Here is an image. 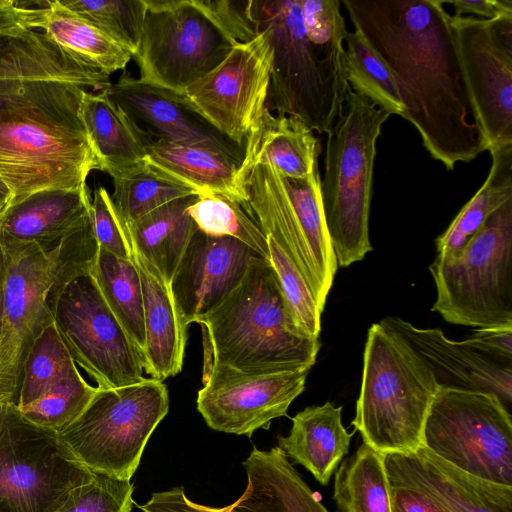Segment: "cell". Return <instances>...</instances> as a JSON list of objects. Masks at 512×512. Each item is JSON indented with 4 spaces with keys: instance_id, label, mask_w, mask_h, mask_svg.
<instances>
[{
    "instance_id": "4dcf8cb0",
    "label": "cell",
    "mask_w": 512,
    "mask_h": 512,
    "mask_svg": "<svg viewBox=\"0 0 512 512\" xmlns=\"http://www.w3.org/2000/svg\"><path fill=\"white\" fill-rule=\"evenodd\" d=\"M488 151L492 157L488 176L448 228L436 238L437 256L458 254L488 218L512 199V145Z\"/></svg>"
},
{
    "instance_id": "7dc6e473",
    "label": "cell",
    "mask_w": 512,
    "mask_h": 512,
    "mask_svg": "<svg viewBox=\"0 0 512 512\" xmlns=\"http://www.w3.org/2000/svg\"><path fill=\"white\" fill-rule=\"evenodd\" d=\"M391 512H444L431 499L410 488L390 485Z\"/></svg>"
},
{
    "instance_id": "8d00e7d4",
    "label": "cell",
    "mask_w": 512,
    "mask_h": 512,
    "mask_svg": "<svg viewBox=\"0 0 512 512\" xmlns=\"http://www.w3.org/2000/svg\"><path fill=\"white\" fill-rule=\"evenodd\" d=\"M345 74L350 88L378 108L404 118L405 107L394 79L374 49L356 29L345 37Z\"/></svg>"
},
{
    "instance_id": "44dd1931",
    "label": "cell",
    "mask_w": 512,
    "mask_h": 512,
    "mask_svg": "<svg viewBox=\"0 0 512 512\" xmlns=\"http://www.w3.org/2000/svg\"><path fill=\"white\" fill-rule=\"evenodd\" d=\"M379 323L412 348L440 388L492 393L510 411L512 366L476 351L464 340L447 338L438 328H418L396 316H387Z\"/></svg>"
},
{
    "instance_id": "836d02e7",
    "label": "cell",
    "mask_w": 512,
    "mask_h": 512,
    "mask_svg": "<svg viewBox=\"0 0 512 512\" xmlns=\"http://www.w3.org/2000/svg\"><path fill=\"white\" fill-rule=\"evenodd\" d=\"M91 273L100 292L140 352L146 347L143 294L140 276L131 259L119 258L99 248Z\"/></svg>"
},
{
    "instance_id": "c3c4849f",
    "label": "cell",
    "mask_w": 512,
    "mask_h": 512,
    "mask_svg": "<svg viewBox=\"0 0 512 512\" xmlns=\"http://www.w3.org/2000/svg\"><path fill=\"white\" fill-rule=\"evenodd\" d=\"M454 7L452 17H461L464 14L477 15L481 19H493L504 14H512L511 0H453L444 1Z\"/></svg>"
},
{
    "instance_id": "60d3db41",
    "label": "cell",
    "mask_w": 512,
    "mask_h": 512,
    "mask_svg": "<svg viewBox=\"0 0 512 512\" xmlns=\"http://www.w3.org/2000/svg\"><path fill=\"white\" fill-rule=\"evenodd\" d=\"M268 244V261L274 269L289 316L301 336L319 339L321 314L312 290L296 265L284 250L271 238Z\"/></svg>"
},
{
    "instance_id": "ab89813d",
    "label": "cell",
    "mask_w": 512,
    "mask_h": 512,
    "mask_svg": "<svg viewBox=\"0 0 512 512\" xmlns=\"http://www.w3.org/2000/svg\"><path fill=\"white\" fill-rule=\"evenodd\" d=\"M97 391L98 388L86 382L77 368L37 400L18 410L29 422L59 431L82 414Z\"/></svg>"
},
{
    "instance_id": "30bf717a",
    "label": "cell",
    "mask_w": 512,
    "mask_h": 512,
    "mask_svg": "<svg viewBox=\"0 0 512 512\" xmlns=\"http://www.w3.org/2000/svg\"><path fill=\"white\" fill-rule=\"evenodd\" d=\"M248 7L256 32L264 31L273 49L266 108L328 133L345 102L305 34L300 0H250Z\"/></svg>"
},
{
    "instance_id": "52a82bcc",
    "label": "cell",
    "mask_w": 512,
    "mask_h": 512,
    "mask_svg": "<svg viewBox=\"0 0 512 512\" xmlns=\"http://www.w3.org/2000/svg\"><path fill=\"white\" fill-rule=\"evenodd\" d=\"M390 115L349 87L342 111L327 133L320 190L338 267L361 261L372 250L369 214L376 141Z\"/></svg>"
},
{
    "instance_id": "681fc988",
    "label": "cell",
    "mask_w": 512,
    "mask_h": 512,
    "mask_svg": "<svg viewBox=\"0 0 512 512\" xmlns=\"http://www.w3.org/2000/svg\"><path fill=\"white\" fill-rule=\"evenodd\" d=\"M28 83L30 82L0 81V105L22 92Z\"/></svg>"
},
{
    "instance_id": "277c9868",
    "label": "cell",
    "mask_w": 512,
    "mask_h": 512,
    "mask_svg": "<svg viewBox=\"0 0 512 512\" xmlns=\"http://www.w3.org/2000/svg\"><path fill=\"white\" fill-rule=\"evenodd\" d=\"M249 1L145 0L139 47L140 79L184 90L216 68L238 43L257 34Z\"/></svg>"
},
{
    "instance_id": "f546056e",
    "label": "cell",
    "mask_w": 512,
    "mask_h": 512,
    "mask_svg": "<svg viewBox=\"0 0 512 512\" xmlns=\"http://www.w3.org/2000/svg\"><path fill=\"white\" fill-rule=\"evenodd\" d=\"M40 31L64 50L108 75L125 69L132 58L105 32L60 0L45 1Z\"/></svg>"
},
{
    "instance_id": "ba28073f",
    "label": "cell",
    "mask_w": 512,
    "mask_h": 512,
    "mask_svg": "<svg viewBox=\"0 0 512 512\" xmlns=\"http://www.w3.org/2000/svg\"><path fill=\"white\" fill-rule=\"evenodd\" d=\"M429 270L436 286L431 308L452 324L512 325V199L456 255L437 256Z\"/></svg>"
},
{
    "instance_id": "8992f818",
    "label": "cell",
    "mask_w": 512,
    "mask_h": 512,
    "mask_svg": "<svg viewBox=\"0 0 512 512\" xmlns=\"http://www.w3.org/2000/svg\"><path fill=\"white\" fill-rule=\"evenodd\" d=\"M439 388L412 348L374 323L367 333L351 424L364 443L382 454L413 452L422 446L425 421Z\"/></svg>"
},
{
    "instance_id": "d4e9b609",
    "label": "cell",
    "mask_w": 512,
    "mask_h": 512,
    "mask_svg": "<svg viewBox=\"0 0 512 512\" xmlns=\"http://www.w3.org/2000/svg\"><path fill=\"white\" fill-rule=\"evenodd\" d=\"M320 148L318 138L303 122L265 108L245 140L238 174L270 164L283 177L304 179L318 170Z\"/></svg>"
},
{
    "instance_id": "603a6c76",
    "label": "cell",
    "mask_w": 512,
    "mask_h": 512,
    "mask_svg": "<svg viewBox=\"0 0 512 512\" xmlns=\"http://www.w3.org/2000/svg\"><path fill=\"white\" fill-rule=\"evenodd\" d=\"M0 81H60L96 91L111 84L110 75L33 29L0 32Z\"/></svg>"
},
{
    "instance_id": "4fadbf2b",
    "label": "cell",
    "mask_w": 512,
    "mask_h": 512,
    "mask_svg": "<svg viewBox=\"0 0 512 512\" xmlns=\"http://www.w3.org/2000/svg\"><path fill=\"white\" fill-rule=\"evenodd\" d=\"M53 318L75 364L97 388H118L145 379L140 352L110 310L91 271L62 289Z\"/></svg>"
},
{
    "instance_id": "7bdbcfd3",
    "label": "cell",
    "mask_w": 512,
    "mask_h": 512,
    "mask_svg": "<svg viewBox=\"0 0 512 512\" xmlns=\"http://www.w3.org/2000/svg\"><path fill=\"white\" fill-rule=\"evenodd\" d=\"M130 480L94 472L93 479L70 492L57 512H132Z\"/></svg>"
},
{
    "instance_id": "7402d4cb",
    "label": "cell",
    "mask_w": 512,
    "mask_h": 512,
    "mask_svg": "<svg viewBox=\"0 0 512 512\" xmlns=\"http://www.w3.org/2000/svg\"><path fill=\"white\" fill-rule=\"evenodd\" d=\"M87 184L74 190H48L30 195L0 215L2 246L36 244L48 252L90 219Z\"/></svg>"
},
{
    "instance_id": "ffe728a7",
    "label": "cell",
    "mask_w": 512,
    "mask_h": 512,
    "mask_svg": "<svg viewBox=\"0 0 512 512\" xmlns=\"http://www.w3.org/2000/svg\"><path fill=\"white\" fill-rule=\"evenodd\" d=\"M257 255L241 241L197 230L169 285L183 322H196L236 287Z\"/></svg>"
},
{
    "instance_id": "f35d334b",
    "label": "cell",
    "mask_w": 512,
    "mask_h": 512,
    "mask_svg": "<svg viewBox=\"0 0 512 512\" xmlns=\"http://www.w3.org/2000/svg\"><path fill=\"white\" fill-rule=\"evenodd\" d=\"M187 212L198 230L212 236L235 238L259 257L268 259L265 235L239 203L220 195L199 196Z\"/></svg>"
},
{
    "instance_id": "7a4b0ae2",
    "label": "cell",
    "mask_w": 512,
    "mask_h": 512,
    "mask_svg": "<svg viewBox=\"0 0 512 512\" xmlns=\"http://www.w3.org/2000/svg\"><path fill=\"white\" fill-rule=\"evenodd\" d=\"M85 88L34 81L0 105V178L14 205L48 190L86 185L99 164L79 116Z\"/></svg>"
},
{
    "instance_id": "5bb4252c",
    "label": "cell",
    "mask_w": 512,
    "mask_h": 512,
    "mask_svg": "<svg viewBox=\"0 0 512 512\" xmlns=\"http://www.w3.org/2000/svg\"><path fill=\"white\" fill-rule=\"evenodd\" d=\"M451 25L486 150L512 145V14L451 16Z\"/></svg>"
},
{
    "instance_id": "d6986e66",
    "label": "cell",
    "mask_w": 512,
    "mask_h": 512,
    "mask_svg": "<svg viewBox=\"0 0 512 512\" xmlns=\"http://www.w3.org/2000/svg\"><path fill=\"white\" fill-rule=\"evenodd\" d=\"M384 462L391 486L418 491L444 512H512V486L469 474L424 446L387 453Z\"/></svg>"
},
{
    "instance_id": "f1b7e54d",
    "label": "cell",
    "mask_w": 512,
    "mask_h": 512,
    "mask_svg": "<svg viewBox=\"0 0 512 512\" xmlns=\"http://www.w3.org/2000/svg\"><path fill=\"white\" fill-rule=\"evenodd\" d=\"M200 195L170 201L143 215L124 230L135 249L170 285L177 266L198 230L187 209Z\"/></svg>"
},
{
    "instance_id": "5b68a950",
    "label": "cell",
    "mask_w": 512,
    "mask_h": 512,
    "mask_svg": "<svg viewBox=\"0 0 512 512\" xmlns=\"http://www.w3.org/2000/svg\"><path fill=\"white\" fill-rule=\"evenodd\" d=\"M6 278L0 330V405L17 404L28 353L54 323L53 310L62 289L90 272L99 251L91 218L58 246H3Z\"/></svg>"
},
{
    "instance_id": "e0dca14e",
    "label": "cell",
    "mask_w": 512,
    "mask_h": 512,
    "mask_svg": "<svg viewBox=\"0 0 512 512\" xmlns=\"http://www.w3.org/2000/svg\"><path fill=\"white\" fill-rule=\"evenodd\" d=\"M247 487L225 507H211L191 501L183 487L153 493L139 505L143 512H328L285 452L278 446L254 448L243 462Z\"/></svg>"
},
{
    "instance_id": "bcb514c9",
    "label": "cell",
    "mask_w": 512,
    "mask_h": 512,
    "mask_svg": "<svg viewBox=\"0 0 512 512\" xmlns=\"http://www.w3.org/2000/svg\"><path fill=\"white\" fill-rule=\"evenodd\" d=\"M23 2L16 0H0V32L19 30H40L45 7L42 2Z\"/></svg>"
},
{
    "instance_id": "816d5d0a",
    "label": "cell",
    "mask_w": 512,
    "mask_h": 512,
    "mask_svg": "<svg viewBox=\"0 0 512 512\" xmlns=\"http://www.w3.org/2000/svg\"><path fill=\"white\" fill-rule=\"evenodd\" d=\"M12 201V193L8 186L0 178V215L9 207Z\"/></svg>"
},
{
    "instance_id": "d590c367",
    "label": "cell",
    "mask_w": 512,
    "mask_h": 512,
    "mask_svg": "<svg viewBox=\"0 0 512 512\" xmlns=\"http://www.w3.org/2000/svg\"><path fill=\"white\" fill-rule=\"evenodd\" d=\"M305 34L314 47L337 97L345 102L346 79L344 41L347 34L339 0H300Z\"/></svg>"
},
{
    "instance_id": "7c38bea8",
    "label": "cell",
    "mask_w": 512,
    "mask_h": 512,
    "mask_svg": "<svg viewBox=\"0 0 512 512\" xmlns=\"http://www.w3.org/2000/svg\"><path fill=\"white\" fill-rule=\"evenodd\" d=\"M422 446L469 474L512 486L511 414L492 393L439 388Z\"/></svg>"
},
{
    "instance_id": "9c48e42d",
    "label": "cell",
    "mask_w": 512,
    "mask_h": 512,
    "mask_svg": "<svg viewBox=\"0 0 512 512\" xmlns=\"http://www.w3.org/2000/svg\"><path fill=\"white\" fill-rule=\"evenodd\" d=\"M168 410L164 382L145 378L123 387L98 388L82 414L57 433L72 456L92 472L130 480Z\"/></svg>"
},
{
    "instance_id": "9a60e30c",
    "label": "cell",
    "mask_w": 512,
    "mask_h": 512,
    "mask_svg": "<svg viewBox=\"0 0 512 512\" xmlns=\"http://www.w3.org/2000/svg\"><path fill=\"white\" fill-rule=\"evenodd\" d=\"M273 49L264 31L238 43L211 72L183 92L219 132L244 146L266 108Z\"/></svg>"
},
{
    "instance_id": "f907efd6",
    "label": "cell",
    "mask_w": 512,
    "mask_h": 512,
    "mask_svg": "<svg viewBox=\"0 0 512 512\" xmlns=\"http://www.w3.org/2000/svg\"><path fill=\"white\" fill-rule=\"evenodd\" d=\"M5 278H6V253L0 243V330L3 316L4 305V291H5Z\"/></svg>"
},
{
    "instance_id": "83f0119b",
    "label": "cell",
    "mask_w": 512,
    "mask_h": 512,
    "mask_svg": "<svg viewBox=\"0 0 512 512\" xmlns=\"http://www.w3.org/2000/svg\"><path fill=\"white\" fill-rule=\"evenodd\" d=\"M341 411V406L335 407L329 401L306 407L292 418L290 433L278 436V447L322 485L329 483L347 455L354 435L343 426Z\"/></svg>"
},
{
    "instance_id": "cb8c5ba5",
    "label": "cell",
    "mask_w": 512,
    "mask_h": 512,
    "mask_svg": "<svg viewBox=\"0 0 512 512\" xmlns=\"http://www.w3.org/2000/svg\"><path fill=\"white\" fill-rule=\"evenodd\" d=\"M128 242L143 294L146 335L143 368L150 378L163 381L182 370L188 326L182 320L169 285L129 239Z\"/></svg>"
},
{
    "instance_id": "74e56055",
    "label": "cell",
    "mask_w": 512,
    "mask_h": 512,
    "mask_svg": "<svg viewBox=\"0 0 512 512\" xmlns=\"http://www.w3.org/2000/svg\"><path fill=\"white\" fill-rule=\"evenodd\" d=\"M77 369L53 323L32 345L26 358L17 408L37 400L54 384Z\"/></svg>"
},
{
    "instance_id": "b9f144b4",
    "label": "cell",
    "mask_w": 512,
    "mask_h": 512,
    "mask_svg": "<svg viewBox=\"0 0 512 512\" xmlns=\"http://www.w3.org/2000/svg\"><path fill=\"white\" fill-rule=\"evenodd\" d=\"M87 19L132 56L136 53L142 32L145 0H60Z\"/></svg>"
},
{
    "instance_id": "f6af8a7d",
    "label": "cell",
    "mask_w": 512,
    "mask_h": 512,
    "mask_svg": "<svg viewBox=\"0 0 512 512\" xmlns=\"http://www.w3.org/2000/svg\"><path fill=\"white\" fill-rule=\"evenodd\" d=\"M464 341L476 351L512 366V325L477 328Z\"/></svg>"
},
{
    "instance_id": "6da1fadb",
    "label": "cell",
    "mask_w": 512,
    "mask_h": 512,
    "mask_svg": "<svg viewBox=\"0 0 512 512\" xmlns=\"http://www.w3.org/2000/svg\"><path fill=\"white\" fill-rule=\"evenodd\" d=\"M389 69L431 157L448 170L486 150L460 66L451 16L441 0H343Z\"/></svg>"
},
{
    "instance_id": "484cf974",
    "label": "cell",
    "mask_w": 512,
    "mask_h": 512,
    "mask_svg": "<svg viewBox=\"0 0 512 512\" xmlns=\"http://www.w3.org/2000/svg\"><path fill=\"white\" fill-rule=\"evenodd\" d=\"M79 116L97 158L99 170L114 177L146 159L152 140L108 96L105 89H84Z\"/></svg>"
},
{
    "instance_id": "e575fe53",
    "label": "cell",
    "mask_w": 512,
    "mask_h": 512,
    "mask_svg": "<svg viewBox=\"0 0 512 512\" xmlns=\"http://www.w3.org/2000/svg\"><path fill=\"white\" fill-rule=\"evenodd\" d=\"M112 179L114 190L111 199L120 220L126 225L170 201L200 195L146 159Z\"/></svg>"
},
{
    "instance_id": "3957f363",
    "label": "cell",
    "mask_w": 512,
    "mask_h": 512,
    "mask_svg": "<svg viewBox=\"0 0 512 512\" xmlns=\"http://www.w3.org/2000/svg\"><path fill=\"white\" fill-rule=\"evenodd\" d=\"M196 323L202 330L203 370L213 365L245 373L310 370L321 345L300 335L274 269L258 255L229 295Z\"/></svg>"
},
{
    "instance_id": "d6a6232c",
    "label": "cell",
    "mask_w": 512,
    "mask_h": 512,
    "mask_svg": "<svg viewBox=\"0 0 512 512\" xmlns=\"http://www.w3.org/2000/svg\"><path fill=\"white\" fill-rule=\"evenodd\" d=\"M385 454L366 443L335 473L333 499L339 512H391Z\"/></svg>"
},
{
    "instance_id": "ee69618b",
    "label": "cell",
    "mask_w": 512,
    "mask_h": 512,
    "mask_svg": "<svg viewBox=\"0 0 512 512\" xmlns=\"http://www.w3.org/2000/svg\"><path fill=\"white\" fill-rule=\"evenodd\" d=\"M90 218L99 248L119 258L131 259L123 223L117 214L111 195L103 186H98L94 190Z\"/></svg>"
},
{
    "instance_id": "ac0fdd59",
    "label": "cell",
    "mask_w": 512,
    "mask_h": 512,
    "mask_svg": "<svg viewBox=\"0 0 512 512\" xmlns=\"http://www.w3.org/2000/svg\"><path fill=\"white\" fill-rule=\"evenodd\" d=\"M105 90L151 139L204 146L242 161L244 146L219 132L183 93L145 82L127 72Z\"/></svg>"
},
{
    "instance_id": "4316f807",
    "label": "cell",
    "mask_w": 512,
    "mask_h": 512,
    "mask_svg": "<svg viewBox=\"0 0 512 512\" xmlns=\"http://www.w3.org/2000/svg\"><path fill=\"white\" fill-rule=\"evenodd\" d=\"M146 160L201 196L220 195L241 206L247 201L246 191L238 178L241 162L223 152L152 139L146 146Z\"/></svg>"
},
{
    "instance_id": "2e32d148",
    "label": "cell",
    "mask_w": 512,
    "mask_h": 512,
    "mask_svg": "<svg viewBox=\"0 0 512 512\" xmlns=\"http://www.w3.org/2000/svg\"><path fill=\"white\" fill-rule=\"evenodd\" d=\"M309 371L245 373L213 365L203 370L197 410L211 429L251 437L258 429H269L273 419L287 416Z\"/></svg>"
},
{
    "instance_id": "8fae6325",
    "label": "cell",
    "mask_w": 512,
    "mask_h": 512,
    "mask_svg": "<svg viewBox=\"0 0 512 512\" xmlns=\"http://www.w3.org/2000/svg\"><path fill=\"white\" fill-rule=\"evenodd\" d=\"M93 477L57 431L29 422L14 403L0 405V512H57Z\"/></svg>"
},
{
    "instance_id": "1f68e13d",
    "label": "cell",
    "mask_w": 512,
    "mask_h": 512,
    "mask_svg": "<svg viewBox=\"0 0 512 512\" xmlns=\"http://www.w3.org/2000/svg\"><path fill=\"white\" fill-rule=\"evenodd\" d=\"M282 176V175H281ZM322 297L326 300L338 269L324 218L320 175L304 179L283 177Z\"/></svg>"
}]
</instances>
